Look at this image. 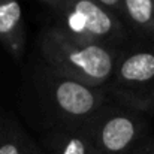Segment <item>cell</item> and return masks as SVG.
Returning a JSON list of instances; mask_svg holds the SVG:
<instances>
[{"label": "cell", "mask_w": 154, "mask_h": 154, "mask_svg": "<svg viewBox=\"0 0 154 154\" xmlns=\"http://www.w3.org/2000/svg\"><path fill=\"white\" fill-rule=\"evenodd\" d=\"M33 82L42 109L54 121L52 127H82L109 100L105 85H90L66 76L41 63Z\"/></svg>", "instance_id": "1"}, {"label": "cell", "mask_w": 154, "mask_h": 154, "mask_svg": "<svg viewBox=\"0 0 154 154\" xmlns=\"http://www.w3.org/2000/svg\"><path fill=\"white\" fill-rule=\"evenodd\" d=\"M39 51L51 69L90 85H105L115 67L121 50L84 42L57 24L48 26L39 36Z\"/></svg>", "instance_id": "2"}, {"label": "cell", "mask_w": 154, "mask_h": 154, "mask_svg": "<svg viewBox=\"0 0 154 154\" xmlns=\"http://www.w3.org/2000/svg\"><path fill=\"white\" fill-rule=\"evenodd\" d=\"M51 12L54 24L84 42L123 50L130 38L123 20L94 0H60Z\"/></svg>", "instance_id": "3"}, {"label": "cell", "mask_w": 154, "mask_h": 154, "mask_svg": "<svg viewBox=\"0 0 154 154\" xmlns=\"http://www.w3.org/2000/svg\"><path fill=\"white\" fill-rule=\"evenodd\" d=\"M108 96L138 112L154 109V45L144 42L123 48L109 81Z\"/></svg>", "instance_id": "4"}, {"label": "cell", "mask_w": 154, "mask_h": 154, "mask_svg": "<svg viewBox=\"0 0 154 154\" xmlns=\"http://www.w3.org/2000/svg\"><path fill=\"white\" fill-rule=\"evenodd\" d=\"M84 129L97 154H133L148 138L142 114L111 97Z\"/></svg>", "instance_id": "5"}, {"label": "cell", "mask_w": 154, "mask_h": 154, "mask_svg": "<svg viewBox=\"0 0 154 154\" xmlns=\"http://www.w3.org/2000/svg\"><path fill=\"white\" fill-rule=\"evenodd\" d=\"M26 23L20 0H0V44L14 60L26 52Z\"/></svg>", "instance_id": "6"}, {"label": "cell", "mask_w": 154, "mask_h": 154, "mask_svg": "<svg viewBox=\"0 0 154 154\" xmlns=\"http://www.w3.org/2000/svg\"><path fill=\"white\" fill-rule=\"evenodd\" d=\"M44 154H97L84 126L51 127L42 138Z\"/></svg>", "instance_id": "7"}, {"label": "cell", "mask_w": 154, "mask_h": 154, "mask_svg": "<svg viewBox=\"0 0 154 154\" xmlns=\"http://www.w3.org/2000/svg\"><path fill=\"white\" fill-rule=\"evenodd\" d=\"M120 18L129 30L154 45V0H121Z\"/></svg>", "instance_id": "8"}, {"label": "cell", "mask_w": 154, "mask_h": 154, "mask_svg": "<svg viewBox=\"0 0 154 154\" xmlns=\"http://www.w3.org/2000/svg\"><path fill=\"white\" fill-rule=\"evenodd\" d=\"M0 154H44V151L15 120L0 114Z\"/></svg>", "instance_id": "9"}, {"label": "cell", "mask_w": 154, "mask_h": 154, "mask_svg": "<svg viewBox=\"0 0 154 154\" xmlns=\"http://www.w3.org/2000/svg\"><path fill=\"white\" fill-rule=\"evenodd\" d=\"M97 2L99 5H102L103 8L109 9L111 12H114L115 15L120 17V12H121V0H94Z\"/></svg>", "instance_id": "10"}, {"label": "cell", "mask_w": 154, "mask_h": 154, "mask_svg": "<svg viewBox=\"0 0 154 154\" xmlns=\"http://www.w3.org/2000/svg\"><path fill=\"white\" fill-rule=\"evenodd\" d=\"M133 154H154V138H147Z\"/></svg>", "instance_id": "11"}, {"label": "cell", "mask_w": 154, "mask_h": 154, "mask_svg": "<svg viewBox=\"0 0 154 154\" xmlns=\"http://www.w3.org/2000/svg\"><path fill=\"white\" fill-rule=\"evenodd\" d=\"M39 2L45 3V5H47V6H48L50 9H52V8H54V6H55V5H57V3H58L60 0H39Z\"/></svg>", "instance_id": "12"}]
</instances>
